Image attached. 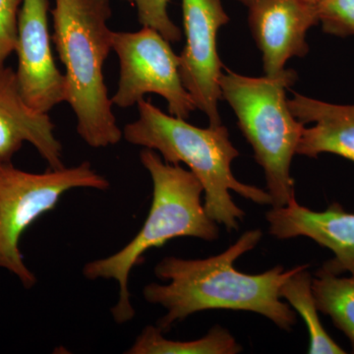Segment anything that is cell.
<instances>
[{"mask_svg": "<svg viewBox=\"0 0 354 354\" xmlns=\"http://www.w3.org/2000/svg\"><path fill=\"white\" fill-rule=\"evenodd\" d=\"M237 1L241 2L244 6L249 7L252 6L253 3H255V2L259 1V0H237Z\"/></svg>", "mask_w": 354, "mask_h": 354, "instance_id": "20", "label": "cell"}, {"mask_svg": "<svg viewBox=\"0 0 354 354\" xmlns=\"http://www.w3.org/2000/svg\"><path fill=\"white\" fill-rule=\"evenodd\" d=\"M249 8V26L263 55L266 76L279 75L290 58L308 53L310 28L319 24L317 6L304 0H259Z\"/></svg>", "mask_w": 354, "mask_h": 354, "instance_id": "10", "label": "cell"}, {"mask_svg": "<svg viewBox=\"0 0 354 354\" xmlns=\"http://www.w3.org/2000/svg\"><path fill=\"white\" fill-rule=\"evenodd\" d=\"M23 0H0V67L15 53L18 17Z\"/></svg>", "mask_w": 354, "mask_h": 354, "instance_id": "19", "label": "cell"}, {"mask_svg": "<svg viewBox=\"0 0 354 354\" xmlns=\"http://www.w3.org/2000/svg\"><path fill=\"white\" fill-rule=\"evenodd\" d=\"M140 160L153 181V201L148 218L131 241L113 255L88 262L83 274L90 281L113 279L118 285V300L111 308L118 324L135 317L128 281L132 270L142 263L144 254L164 246L176 237H196L205 241L218 239V223L209 218L202 204V184L190 171L165 162L158 152L144 148Z\"/></svg>", "mask_w": 354, "mask_h": 354, "instance_id": "4", "label": "cell"}, {"mask_svg": "<svg viewBox=\"0 0 354 354\" xmlns=\"http://www.w3.org/2000/svg\"><path fill=\"white\" fill-rule=\"evenodd\" d=\"M291 113L304 128L297 155L318 158L321 153L341 156L354 162V106H341L295 94L288 100Z\"/></svg>", "mask_w": 354, "mask_h": 354, "instance_id": "13", "label": "cell"}, {"mask_svg": "<svg viewBox=\"0 0 354 354\" xmlns=\"http://www.w3.org/2000/svg\"><path fill=\"white\" fill-rule=\"evenodd\" d=\"M269 232L281 241L298 236L308 237L335 257L322 269L341 274H354V214L348 213L339 204L330 205L323 212H314L291 200L285 207L268 212Z\"/></svg>", "mask_w": 354, "mask_h": 354, "instance_id": "11", "label": "cell"}, {"mask_svg": "<svg viewBox=\"0 0 354 354\" xmlns=\"http://www.w3.org/2000/svg\"><path fill=\"white\" fill-rule=\"evenodd\" d=\"M169 0H134L140 24L152 28L169 43H178L183 38L180 29L171 19L167 6Z\"/></svg>", "mask_w": 354, "mask_h": 354, "instance_id": "18", "label": "cell"}, {"mask_svg": "<svg viewBox=\"0 0 354 354\" xmlns=\"http://www.w3.org/2000/svg\"><path fill=\"white\" fill-rule=\"evenodd\" d=\"M225 70L220 78L221 97L234 109L256 162L264 169L272 208L285 207L295 199L290 167L305 128L291 113L286 99L297 72L285 69L277 76L255 78Z\"/></svg>", "mask_w": 354, "mask_h": 354, "instance_id": "5", "label": "cell"}, {"mask_svg": "<svg viewBox=\"0 0 354 354\" xmlns=\"http://www.w3.org/2000/svg\"><path fill=\"white\" fill-rule=\"evenodd\" d=\"M124 1L128 2V3L131 4V6H134V0H124Z\"/></svg>", "mask_w": 354, "mask_h": 354, "instance_id": "22", "label": "cell"}, {"mask_svg": "<svg viewBox=\"0 0 354 354\" xmlns=\"http://www.w3.org/2000/svg\"><path fill=\"white\" fill-rule=\"evenodd\" d=\"M48 0H23L18 17L16 70L25 102L41 113L65 102V80L55 64L48 26Z\"/></svg>", "mask_w": 354, "mask_h": 354, "instance_id": "9", "label": "cell"}, {"mask_svg": "<svg viewBox=\"0 0 354 354\" xmlns=\"http://www.w3.org/2000/svg\"><path fill=\"white\" fill-rule=\"evenodd\" d=\"M312 290L317 308L348 337L354 353V274L339 278L321 268L312 279Z\"/></svg>", "mask_w": 354, "mask_h": 354, "instance_id": "16", "label": "cell"}, {"mask_svg": "<svg viewBox=\"0 0 354 354\" xmlns=\"http://www.w3.org/2000/svg\"><path fill=\"white\" fill-rule=\"evenodd\" d=\"M113 50L120 65L118 88L111 97L113 106L131 108L145 95L157 94L176 118L187 120L196 109L181 80L179 55L160 32L149 27L113 32Z\"/></svg>", "mask_w": 354, "mask_h": 354, "instance_id": "7", "label": "cell"}, {"mask_svg": "<svg viewBox=\"0 0 354 354\" xmlns=\"http://www.w3.org/2000/svg\"><path fill=\"white\" fill-rule=\"evenodd\" d=\"M304 1L307 2V3L311 4V6H318L321 2H323L324 0H304Z\"/></svg>", "mask_w": 354, "mask_h": 354, "instance_id": "21", "label": "cell"}, {"mask_svg": "<svg viewBox=\"0 0 354 354\" xmlns=\"http://www.w3.org/2000/svg\"><path fill=\"white\" fill-rule=\"evenodd\" d=\"M309 265L298 266L297 271L286 279L279 290V297L285 298L297 310L306 324L309 335L310 354H344V351L326 332L318 315L315 297L312 290Z\"/></svg>", "mask_w": 354, "mask_h": 354, "instance_id": "14", "label": "cell"}, {"mask_svg": "<svg viewBox=\"0 0 354 354\" xmlns=\"http://www.w3.org/2000/svg\"><path fill=\"white\" fill-rule=\"evenodd\" d=\"M181 6L186 39L179 55L181 80L196 109L208 116L209 127H220L223 64L216 50V35L230 17L221 0H181Z\"/></svg>", "mask_w": 354, "mask_h": 354, "instance_id": "8", "label": "cell"}, {"mask_svg": "<svg viewBox=\"0 0 354 354\" xmlns=\"http://www.w3.org/2000/svg\"><path fill=\"white\" fill-rule=\"evenodd\" d=\"M55 129L48 113H39L25 102L16 71L0 67V162H12L27 142L50 169H64V148Z\"/></svg>", "mask_w": 354, "mask_h": 354, "instance_id": "12", "label": "cell"}, {"mask_svg": "<svg viewBox=\"0 0 354 354\" xmlns=\"http://www.w3.org/2000/svg\"><path fill=\"white\" fill-rule=\"evenodd\" d=\"M317 12L324 32L354 36V0H324L317 6Z\"/></svg>", "mask_w": 354, "mask_h": 354, "instance_id": "17", "label": "cell"}, {"mask_svg": "<svg viewBox=\"0 0 354 354\" xmlns=\"http://www.w3.org/2000/svg\"><path fill=\"white\" fill-rule=\"evenodd\" d=\"M137 106L138 118L125 125L123 138L132 145L152 149L169 164L187 165L202 184L207 214L218 225H225L228 232L237 230L245 216L230 190L249 201L272 205L268 191L235 178L232 164L239 153L230 141L227 127H194L183 118L165 113L145 99Z\"/></svg>", "mask_w": 354, "mask_h": 354, "instance_id": "3", "label": "cell"}, {"mask_svg": "<svg viewBox=\"0 0 354 354\" xmlns=\"http://www.w3.org/2000/svg\"><path fill=\"white\" fill-rule=\"evenodd\" d=\"M55 44L65 67V102L76 116L77 133L88 146L106 148L123 138L104 82V65L113 51L109 0H55Z\"/></svg>", "mask_w": 354, "mask_h": 354, "instance_id": "2", "label": "cell"}, {"mask_svg": "<svg viewBox=\"0 0 354 354\" xmlns=\"http://www.w3.org/2000/svg\"><path fill=\"white\" fill-rule=\"evenodd\" d=\"M241 344L225 328L215 326L201 339L176 342L165 339L158 327L147 326L127 354H236Z\"/></svg>", "mask_w": 354, "mask_h": 354, "instance_id": "15", "label": "cell"}, {"mask_svg": "<svg viewBox=\"0 0 354 354\" xmlns=\"http://www.w3.org/2000/svg\"><path fill=\"white\" fill-rule=\"evenodd\" d=\"M262 235L261 230H248L225 252L206 259L169 256L160 261L155 274L167 285L150 283L143 290L146 301L167 311L158 321V329L169 332L174 324L192 314L223 309L255 312L290 332L297 324V314L281 301L279 290L298 266L288 271L277 266L259 274H244L234 268L235 261L253 250Z\"/></svg>", "mask_w": 354, "mask_h": 354, "instance_id": "1", "label": "cell"}, {"mask_svg": "<svg viewBox=\"0 0 354 354\" xmlns=\"http://www.w3.org/2000/svg\"><path fill=\"white\" fill-rule=\"evenodd\" d=\"M106 177L88 162L73 167L32 174L0 162V269L14 274L25 288L36 285L37 277L26 266L20 251L21 236L35 221L57 207L65 193L75 188L108 190Z\"/></svg>", "mask_w": 354, "mask_h": 354, "instance_id": "6", "label": "cell"}]
</instances>
